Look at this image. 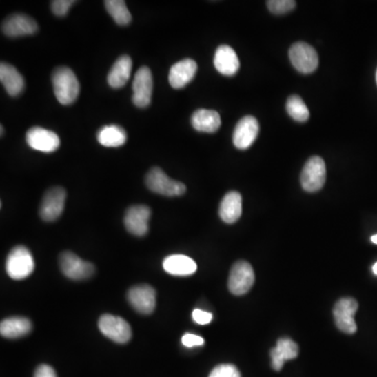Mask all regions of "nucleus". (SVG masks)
Segmentation results:
<instances>
[{"label":"nucleus","mask_w":377,"mask_h":377,"mask_svg":"<svg viewBox=\"0 0 377 377\" xmlns=\"http://www.w3.org/2000/svg\"><path fill=\"white\" fill-rule=\"evenodd\" d=\"M255 283V274L251 264L238 261L231 268L229 276V289L235 296H242L251 290Z\"/></svg>","instance_id":"nucleus-7"},{"label":"nucleus","mask_w":377,"mask_h":377,"mask_svg":"<svg viewBox=\"0 0 377 377\" xmlns=\"http://www.w3.org/2000/svg\"><path fill=\"white\" fill-rule=\"evenodd\" d=\"M146 185L152 192L168 197L181 196L187 190L183 183L170 179L159 167H154L147 173Z\"/></svg>","instance_id":"nucleus-3"},{"label":"nucleus","mask_w":377,"mask_h":377,"mask_svg":"<svg viewBox=\"0 0 377 377\" xmlns=\"http://www.w3.org/2000/svg\"><path fill=\"white\" fill-rule=\"evenodd\" d=\"M242 214V197L236 191L227 193L221 203L219 216L223 223H235L239 221Z\"/></svg>","instance_id":"nucleus-21"},{"label":"nucleus","mask_w":377,"mask_h":377,"mask_svg":"<svg viewBox=\"0 0 377 377\" xmlns=\"http://www.w3.org/2000/svg\"><path fill=\"white\" fill-rule=\"evenodd\" d=\"M35 268V261L31 252L26 247H14L10 252L6 262L8 275L14 280H23L32 275Z\"/></svg>","instance_id":"nucleus-2"},{"label":"nucleus","mask_w":377,"mask_h":377,"mask_svg":"<svg viewBox=\"0 0 377 377\" xmlns=\"http://www.w3.org/2000/svg\"><path fill=\"white\" fill-rule=\"evenodd\" d=\"M132 102L136 107L145 108L151 103L153 90L152 72L147 66H142L136 72L132 83Z\"/></svg>","instance_id":"nucleus-10"},{"label":"nucleus","mask_w":377,"mask_h":377,"mask_svg":"<svg viewBox=\"0 0 377 377\" xmlns=\"http://www.w3.org/2000/svg\"><path fill=\"white\" fill-rule=\"evenodd\" d=\"M192 316L193 320H194L197 324H199V325H207V324H209V323L211 322L212 318H213L212 314L203 312V310L201 309H195L194 312H193Z\"/></svg>","instance_id":"nucleus-33"},{"label":"nucleus","mask_w":377,"mask_h":377,"mask_svg":"<svg viewBox=\"0 0 377 377\" xmlns=\"http://www.w3.org/2000/svg\"><path fill=\"white\" fill-rule=\"evenodd\" d=\"M163 267L167 273L179 277H187L196 272L197 264L194 260L185 255L168 256L163 262Z\"/></svg>","instance_id":"nucleus-23"},{"label":"nucleus","mask_w":377,"mask_h":377,"mask_svg":"<svg viewBox=\"0 0 377 377\" xmlns=\"http://www.w3.org/2000/svg\"><path fill=\"white\" fill-rule=\"evenodd\" d=\"M26 143L34 150L55 152L60 147L59 136L52 131L41 127H33L26 132Z\"/></svg>","instance_id":"nucleus-14"},{"label":"nucleus","mask_w":377,"mask_h":377,"mask_svg":"<svg viewBox=\"0 0 377 377\" xmlns=\"http://www.w3.org/2000/svg\"><path fill=\"white\" fill-rule=\"evenodd\" d=\"M298 356H299V346L292 338H279L275 348L272 349V367L274 370H282L286 360H294Z\"/></svg>","instance_id":"nucleus-19"},{"label":"nucleus","mask_w":377,"mask_h":377,"mask_svg":"<svg viewBox=\"0 0 377 377\" xmlns=\"http://www.w3.org/2000/svg\"><path fill=\"white\" fill-rule=\"evenodd\" d=\"M375 78H376V84H377V70H376V76H375Z\"/></svg>","instance_id":"nucleus-38"},{"label":"nucleus","mask_w":377,"mask_h":377,"mask_svg":"<svg viewBox=\"0 0 377 377\" xmlns=\"http://www.w3.org/2000/svg\"><path fill=\"white\" fill-rule=\"evenodd\" d=\"M0 82L11 96H19L23 92V77L13 65L7 62H1L0 64Z\"/></svg>","instance_id":"nucleus-20"},{"label":"nucleus","mask_w":377,"mask_h":377,"mask_svg":"<svg viewBox=\"0 0 377 377\" xmlns=\"http://www.w3.org/2000/svg\"><path fill=\"white\" fill-rule=\"evenodd\" d=\"M150 215V207L147 205H132L129 207L124 217V225L127 231L139 237L146 235L148 233V221Z\"/></svg>","instance_id":"nucleus-15"},{"label":"nucleus","mask_w":377,"mask_h":377,"mask_svg":"<svg viewBox=\"0 0 377 377\" xmlns=\"http://www.w3.org/2000/svg\"><path fill=\"white\" fill-rule=\"evenodd\" d=\"M259 134V123L252 116L242 118L236 125L233 133V143L240 150L249 149Z\"/></svg>","instance_id":"nucleus-13"},{"label":"nucleus","mask_w":377,"mask_h":377,"mask_svg":"<svg viewBox=\"0 0 377 377\" xmlns=\"http://www.w3.org/2000/svg\"><path fill=\"white\" fill-rule=\"evenodd\" d=\"M76 3L74 0H55L50 3L52 13L55 14L58 17H63L70 11L72 6Z\"/></svg>","instance_id":"nucleus-31"},{"label":"nucleus","mask_w":377,"mask_h":377,"mask_svg":"<svg viewBox=\"0 0 377 377\" xmlns=\"http://www.w3.org/2000/svg\"><path fill=\"white\" fill-rule=\"evenodd\" d=\"M326 181V165L322 157L312 156L306 161L301 173V185L304 191L318 192Z\"/></svg>","instance_id":"nucleus-4"},{"label":"nucleus","mask_w":377,"mask_h":377,"mask_svg":"<svg viewBox=\"0 0 377 377\" xmlns=\"http://www.w3.org/2000/svg\"><path fill=\"white\" fill-rule=\"evenodd\" d=\"M358 309V303L354 298H342L334 308V318L336 327L347 334H356L358 330L354 316Z\"/></svg>","instance_id":"nucleus-5"},{"label":"nucleus","mask_w":377,"mask_h":377,"mask_svg":"<svg viewBox=\"0 0 377 377\" xmlns=\"http://www.w3.org/2000/svg\"><path fill=\"white\" fill-rule=\"evenodd\" d=\"M214 66L223 76L231 77L237 74L240 61L235 50L229 45H221L214 56Z\"/></svg>","instance_id":"nucleus-18"},{"label":"nucleus","mask_w":377,"mask_h":377,"mask_svg":"<svg viewBox=\"0 0 377 377\" xmlns=\"http://www.w3.org/2000/svg\"><path fill=\"white\" fill-rule=\"evenodd\" d=\"M196 62L192 59H183L176 62L169 72V83L175 90H181L190 83L197 72Z\"/></svg>","instance_id":"nucleus-17"},{"label":"nucleus","mask_w":377,"mask_h":377,"mask_svg":"<svg viewBox=\"0 0 377 377\" xmlns=\"http://www.w3.org/2000/svg\"><path fill=\"white\" fill-rule=\"evenodd\" d=\"M99 328L105 336L119 344L129 342L132 336L128 323L124 318L112 314H103L99 320Z\"/></svg>","instance_id":"nucleus-9"},{"label":"nucleus","mask_w":377,"mask_h":377,"mask_svg":"<svg viewBox=\"0 0 377 377\" xmlns=\"http://www.w3.org/2000/svg\"><path fill=\"white\" fill-rule=\"evenodd\" d=\"M372 269H373V273H374V275L377 276V262L376 263L374 264V265H373Z\"/></svg>","instance_id":"nucleus-36"},{"label":"nucleus","mask_w":377,"mask_h":377,"mask_svg":"<svg viewBox=\"0 0 377 377\" xmlns=\"http://www.w3.org/2000/svg\"><path fill=\"white\" fill-rule=\"evenodd\" d=\"M3 132H5V129H3V126H1V136H3Z\"/></svg>","instance_id":"nucleus-37"},{"label":"nucleus","mask_w":377,"mask_h":377,"mask_svg":"<svg viewBox=\"0 0 377 377\" xmlns=\"http://www.w3.org/2000/svg\"><path fill=\"white\" fill-rule=\"evenodd\" d=\"M104 5L107 12L119 26H127L130 23L132 17H131L130 12L127 9L124 0H106Z\"/></svg>","instance_id":"nucleus-27"},{"label":"nucleus","mask_w":377,"mask_h":377,"mask_svg":"<svg viewBox=\"0 0 377 377\" xmlns=\"http://www.w3.org/2000/svg\"><path fill=\"white\" fill-rule=\"evenodd\" d=\"M286 110L290 118L297 122H306L309 119V110L301 96H290L286 102Z\"/></svg>","instance_id":"nucleus-28"},{"label":"nucleus","mask_w":377,"mask_h":377,"mask_svg":"<svg viewBox=\"0 0 377 377\" xmlns=\"http://www.w3.org/2000/svg\"><path fill=\"white\" fill-rule=\"evenodd\" d=\"M191 123L199 132H216L221 126V119L215 110H198L192 114Z\"/></svg>","instance_id":"nucleus-24"},{"label":"nucleus","mask_w":377,"mask_h":377,"mask_svg":"<svg viewBox=\"0 0 377 377\" xmlns=\"http://www.w3.org/2000/svg\"><path fill=\"white\" fill-rule=\"evenodd\" d=\"M62 273L72 280H85L94 274V264L84 261L72 252H64L60 256Z\"/></svg>","instance_id":"nucleus-11"},{"label":"nucleus","mask_w":377,"mask_h":377,"mask_svg":"<svg viewBox=\"0 0 377 377\" xmlns=\"http://www.w3.org/2000/svg\"><path fill=\"white\" fill-rule=\"evenodd\" d=\"M128 301L140 314H151L156 305V292L150 285L134 286L129 289Z\"/></svg>","instance_id":"nucleus-16"},{"label":"nucleus","mask_w":377,"mask_h":377,"mask_svg":"<svg viewBox=\"0 0 377 377\" xmlns=\"http://www.w3.org/2000/svg\"><path fill=\"white\" fill-rule=\"evenodd\" d=\"M181 343H183V346L191 348V347L201 346L205 340L201 336H195L192 334H185L181 338Z\"/></svg>","instance_id":"nucleus-32"},{"label":"nucleus","mask_w":377,"mask_h":377,"mask_svg":"<svg viewBox=\"0 0 377 377\" xmlns=\"http://www.w3.org/2000/svg\"><path fill=\"white\" fill-rule=\"evenodd\" d=\"M209 377H241V374L234 365L223 364L215 367Z\"/></svg>","instance_id":"nucleus-30"},{"label":"nucleus","mask_w":377,"mask_h":377,"mask_svg":"<svg viewBox=\"0 0 377 377\" xmlns=\"http://www.w3.org/2000/svg\"><path fill=\"white\" fill-rule=\"evenodd\" d=\"M31 330V320L23 316H12V318H5L0 324V334L3 338H21L29 334Z\"/></svg>","instance_id":"nucleus-25"},{"label":"nucleus","mask_w":377,"mask_h":377,"mask_svg":"<svg viewBox=\"0 0 377 377\" xmlns=\"http://www.w3.org/2000/svg\"><path fill=\"white\" fill-rule=\"evenodd\" d=\"M131 70H132V60L129 56L123 55L114 62L110 68L107 82L112 88H122L126 85L130 78Z\"/></svg>","instance_id":"nucleus-22"},{"label":"nucleus","mask_w":377,"mask_h":377,"mask_svg":"<svg viewBox=\"0 0 377 377\" xmlns=\"http://www.w3.org/2000/svg\"><path fill=\"white\" fill-rule=\"evenodd\" d=\"M34 377H57L55 370L48 365H40L35 371Z\"/></svg>","instance_id":"nucleus-34"},{"label":"nucleus","mask_w":377,"mask_h":377,"mask_svg":"<svg viewBox=\"0 0 377 377\" xmlns=\"http://www.w3.org/2000/svg\"><path fill=\"white\" fill-rule=\"evenodd\" d=\"M268 10L275 15H283L292 11L297 3L294 0H268L266 1Z\"/></svg>","instance_id":"nucleus-29"},{"label":"nucleus","mask_w":377,"mask_h":377,"mask_svg":"<svg viewBox=\"0 0 377 377\" xmlns=\"http://www.w3.org/2000/svg\"><path fill=\"white\" fill-rule=\"evenodd\" d=\"M96 139L102 146L116 148L126 143L127 134L126 131L118 125H107L98 131Z\"/></svg>","instance_id":"nucleus-26"},{"label":"nucleus","mask_w":377,"mask_h":377,"mask_svg":"<svg viewBox=\"0 0 377 377\" xmlns=\"http://www.w3.org/2000/svg\"><path fill=\"white\" fill-rule=\"evenodd\" d=\"M371 241H372L374 245H377V235L372 236V238H371Z\"/></svg>","instance_id":"nucleus-35"},{"label":"nucleus","mask_w":377,"mask_h":377,"mask_svg":"<svg viewBox=\"0 0 377 377\" xmlns=\"http://www.w3.org/2000/svg\"><path fill=\"white\" fill-rule=\"evenodd\" d=\"M289 59L292 66L301 74H312L318 66V52L305 42H297L290 48Z\"/></svg>","instance_id":"nucleus-6"},{"label":"nucleus","mask_w":377,"mask_h":377,"mask_svg":"<svg viewBox=\"0 0 377 377\" xmlns=\"http://www.w3.org/2000/svg\"><path fill=\"white\" fill-rule=\"evenodd\" d=\"M66 191L64 187H52L44 194L40 205L39 215L42 221L52 223L57 221L64 211Z\"/></svg>","instance_id":"nucleus-8"},{"label":"nucleus","mask_w":377,"mask_h":377,"mask_svg":"<svg viewBox=\"0 0 377 377\" xmlns=\"http://www.w3.org/2000/svg\"><path fill=\"white\" fill-rule=\"evenodd\" d=\"M54 94L62 105H72L80 94V83L76 74L70 68L60 66L52 76Z\"/></svg>","instance_id":"nucleus-1"},{"label":"nucleus","mask_w":377,"mask_h":377,"mask_svg":"<svg viewBox=\"0 0 377 377\" xmlns=\"http://www.w3.org/2000/svg\"><path fill=\"white\" fill-rule=\"evenodd\" d=\"M1 30L8 37H22L35 34L38 31V24L26 14H12L1 24Z\"/></svg>","instance_id":"nucleus-12"}]
</instances>
